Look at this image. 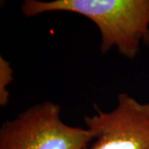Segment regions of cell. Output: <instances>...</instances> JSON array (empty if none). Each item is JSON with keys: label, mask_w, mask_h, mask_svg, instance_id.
<instances>
[{"label": "cell", "mask_w": 149, "mask_h": 149, "mask_svg": "<svg viewBox=\"0 0 149 149\" xmlns=\"http://www.w3.org/2000/svg\"><path fill=\"white\" fill-rule=\"evenodd\" d=\"M21 11L27 17L49 12L85 17L100 31L102 53L116 47L133 59L142 44L149 45V0H24Z\"/></svg>", "instance_id": "6da1fadb"}, {"label": "cell", "mask_w": 149, "mask_h": 149, "mask_svg": "<svg viewBox=\"0 0 149 149\" xmlns=\"http://www.w3.org/2000/svg\"><path fill=\"white\" fill-rule=\"evenodd\" d=\"M93 140V131L65 123L61 107L50 101L32 105L0 128V149H86Z\"/></svg>", "instance_id": "7a4b0ae2"}, {"label": "cell", "mask_w": 149, "mask_h": 149, "mask_svg": "<svg viewBox=\"0 0 149 149\" xmlns=\"http://www.w3.org/2000/svg\"><path fill=\"white\" fill-rule=\"evenodd\" d=\"M94 109L95 113L84 118L95 133V142L86 149H149V103L121 93L111 111L95 104Z\"/></svg>", "instance_id": "3957f363"}, {"label": "cell", "mask_w": 149, "mask_h": 149, "mask_svg": "<svg viewBox=\"0 0 149 149\" xmlns=\"http://www.w3.org/2000/svg\"><path fill=\"white\" fill-rule=\"evenodd\" d=\"M13 80V70L9 61L0 56V105L6 106L9 101L10 93L8 87Z\"/></svg>", "instance_id": "277c9868"}]
</instances>
